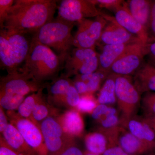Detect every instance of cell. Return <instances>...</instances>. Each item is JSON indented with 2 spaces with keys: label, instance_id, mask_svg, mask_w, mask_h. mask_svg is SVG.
<instances>
[{
  "label": "cell",
  "instance_id": "39",
  "mask_svg": "<svg viewBox=\"0 0 155 155\" xmlns=\"http://www.w3.org/2000/svg\"><path fill=\"white\" fill-rule=\"evenodd\" d=\"M102 155H129L119 145L110 147Z\"/></svg>",
  "mask_w": 155,
  "mask_h": 155
},
{
  "label": "cell",
  "instance_id": "1",
  "mask_svg": "<svg viewBox=\"0 0 155 155\" xmlns=\"http://www.w3.org/2000/svg\"><path fill=\"white\" fill-rule=\"evenodd\" d=\"M57 3L54 0H16L6 18L4 28L34 33L53 20Z\"/></svg>",
  "mask_w": 155,
  "mask_h": 155
},
{
  "label": "cell",
  "instance_id": "8",
  "mask_svg": "<svg viewBox=\"0 0 155 155\" xmlns=\"http://www.w3.org/2000/svg\"><path fill=\"white\" fill-rule=\"evenodd\" d=\"M47 84L38 82L19 70L9 72L0 81V94L18 95L25 97L45 88Z\"/></svg>",
  "mask_w": 155,
  "mask_h": 155
},
{
  "label": "cell",
  "instance_id": "13",
  "mask_svg": "<svg viewBox=\"0 0 155 155\" xmlns=\"http://www.w3.org/2000/svg\"><path fill=\"white\" fill-rule=\"evenodd\" d=\"M108 22L101 35L98 45H105L127 44L132 43H143L137 37L128 32L121 25L118 24L114 17L101 14Z\"/></svg>",
  "mask_w": 155,
  "mask_h": 155
},
{
  "label": "cell",
  "instance_id": "15",
  "mask_svg": "<svg viewBox=\"0 0 155 155\" xmlns=\"http://www.w3.org/2000/svg\"><path fill=\"white\" fill-rule=\"evenodd\" d=\"M125 2L114 12V19L128 32L140 39L145 45H147L151 41L148 31L131 15L125 6Z\"/></svg>",
  "mask_w": 155,
  "mask_h": 155
},
{
  "label": "cell",
  "instance_id": "29",
  "mask_svg": "<svg viewBox=\"0 0 155 155\" xmlns=\"http://www.w3.org/2000/svg\"><path fill=\"white\" fill-rule=\"evenodd\" d=\"M143 116L155 115V92H148L142 97L140 106Z\"/></svg>",
  "mask_w": 155,
  "mask_h": 155
},
{
  "label": "cell",
  "instance_id": "5",
  "mask_svg": "<svg viewBox=\"0 0 155 155\" xmlns=\"http://www.w3.org/2000/svg\"><path fill=\"white\" fill-rule=\"evenodd\" d=\"M116 96L121 114L120 120H127L137 115L142 97L134 83L132 76L117 75Z\"/></svg>",
  "mask_w": 155,
  "mask_h": 155
},
{
  "label": "cell",
  "instance_id": "18",
  "mask_svg": "<svg viewBox=\"0 0 155 155\" xmlns=\"http://www.w3.org/2000/svg\"><path fill=\"white\" fill-rule=\"evenodd\" d=\"M120 125L137 138L155 141L154 131L144 121L142 116L136 115L127 120H120Z\"/></svg>",
  "mask_w": 155,
  "mask_h": 155
},
{
  "label": "cell",
  "instance_id": "40",
  "mask_svg": "<svg viewBox=\"0 0 155 155\" xmlns=\"http://www.w3.org/2000/svg\"><path fill=\"white\" fill-rule=\"evenodd\" d=\"M58 155H84V153L76 145H72Z\"/></svg>",
  "mask_w": 155,
  "mask_h": 155
},
{
  "label": "cell",
  "instance_id": "35",
  "mask_svg": "<svg viewBox=\"0 0 155 155\" xmlns=\"http://www.w3.org/2000/svg\"><path fill=\"white\" fill-rule=\"evenodd\" d=\"M0 155H19L8 144L2 135L0 136Z\"/></svg>",
  "mask_w": 155,
  "mask_h": 155
},
{
  "label": "cell",
  "instance_id": "37",
  "mask_svg": "<svg viewBox=\"0 0 155 155\" xmlns=\"http://www.w3.org/2000/svg\"><path fill=\"white\" fill-rule=\"evenodd\" d=\"M147 50L148 63L155 67V40H151L148 44Z\"/></svg>",
  "mask_w": 155,
  "mask_h": 155
},
{
  "label": "cell",
  "instance_id": "26",
  "mask_svg": "<svg viewBox=\"0 0 155 155\" xmlns=\"http://www.w3.org/2000/svg\"><path fill=\"white\" fill-rule=\"evenodd\" d=\"M59 114L58 109L50 104L45 97L35 108L32 117L35 124L40 127V124L45 119L51 116L57 117Z\"/></svg>",
  "mask_w": 155,
  "mask_h": 155
},
{
  "label": "cell",
  "instance_id": "14",
  "mask_svg": "<svg viewBox=\"0 0 155 155\" xmlns=\"http://www.w3.org/2000/svg\"><path fill=\"white\" fill-rule=\"evenodd\" d=\"M118 145L129 155H145L155 153V141L137 138L121 126Z\"/></svg>",
  "mask_w": 155,
  "mask_h": 155
},
{
  "label": "cell",
  "instance_id": "11",
  "mask_svg": "<svg viewBox=\"0 0 155 155\" xmlns=\"http://www.w3.org/2000/svg\"><path fill=\"white\" fill-rule=\"evenodd\" d=\"M58 9V17L72 22L101 14L92 0H63Z\"/></svg>",
  "mask_w": 155,
  "mask_h": 155
},
{
  "label": "cell",
  "instance_id": "12",
  "mask_svg": "<svg viewBox=\"0 0 155 155\" xmlns=\"http://www.w3.org/2000/svg\"><path fill=\"white\" fill-rule=\"evenodd\" d=\"M147 45L141 44L125 53L113 64L110 73L133 76L144 63L143 59L147 55Z\"/></svg>",
  "mask_w": 155,
  "mask_h": 155
},
{
  "label": "cell",
  "instance_id": "2",
  "mask_svg": "<svg viewBox=\"0 0 155 155\" xmlns=\"http://www.w3.org/2000/svg\"><path fill=\"white\" fill-rule=\"evenodd\" d=\"M61 62V58L51 49L32 38L28 56L19 70L34 80L44 83L57 76Z\"/></svg>",
  "mask_w": 155,
  "mask_h": 155
},
{
  "label": "cell",
  "instance_id": "9",
  "mask_svg": "<svg viewBox=\"0 0 155 155\" xmlns=\"http://www.w3.org/2000/svg\"><path fill=\"white\" fill-rule=\"evenodd\" d=\"M77 22V30L73 41L74 47L95 49L107 20L101 15L94 19H84Z\"/></svg>",
  "mask_w": 155,
  "mask_h": 155
},
{
  "label": "cell",
  "instance_id": "32",
  "mask_svg": "<svg viewBox=\"0 0 155 155\" xmlns=\"http://www.w3.org/2000/svg\"><path fill=\"white\" fill-rule=\"evenodd\" d=\"M96 5L102 8H105L115 12L122 6L125 1L122 0H92Z\"/></svg>",
  "mask_w": 155,
  "mask_h": 155
},
{
  "label": "cell",
  "instance_id": "42",
  "mask_svg": "<svg viewBox=\"0 0 155 155\" xmlns=\"http://www.w3.org/2000/svg\"><path fill=\"white\" fill-rule=\"evenodd\" d=\"M84 155H99L91 153L88 152L87 151H86V152H85L84 153Z\"/></svg>",
  "mask_w": 155,
  "mask_h": 155
},
{
  "label": "cell",
  "instance_id": "4",
  "mask_svg": "<svg viewBox=\"0 0 155 155\" xmlns=\"http://www.w3.org/2000/svg\"><path fill=\"white\" fill-rule=\"evenodd\" d=\"M25 32L0 30V64L8 73L18 71L27 58L31 41Z\"/></svg>",
  "mask_w": 155,
  "mask_h": 155
},
{
  "label": "cell",
  "instance_id": "16",
  "mask_svg": "<svg viewBox=\"0 0 155 155\" xmlns=\"http://www.w3.org/2000/svg\"><path fill=\"white\" fill-rule=\"evenodd\" d=\"M143 44L140 43L127 44L113 45H105L101 47V53L98 54V70L109 72L113 64L130 50ZM144 45V44H143Z\"/></svg>",
  "mask_w": 155,
  "mask_h": 155
},
{
  "label": "cell",
  "instance_id": "41",
  "mask_svg": "<svg viewBox=\"0 0 155 155\" xmlns=\"http://www.w3.org/2000/svg\"><path fill=\"white\" fill-rule=\"evenodd\" d=\"M143 119L155 133V116H143Z\"/></svg>",
  "mask_w": 155,
  "mask_h": 155
},
{
  "label": "cell",
  "instance_id": "23",
  "mask_svg": "<svg viewBox=\"0 0 155 155\" xmlns=\"http://www.w3.org/2000/svg\"><path fill=\"white\" fill-rule=\"evenodd\" d=\"M152 2L149 0H128L125 2L131 15L148 32Z\"/></svg>",
  "mask_w": 155,
  "mask_h": 155
},
{
  "label": "cell",
  "instance_id": "28",
  "mask_svg": "<svg viewBox=\"0 0 155 155\" xmlns=\"http://www.w3.org/2000/svg\"><path fill=\"white\" fill-rule=\"evenodd\" d=\"M25 97L18 95L0 94V106L7 111L18 110Z\"/></svg>",
  "mask_w": 155,
  "mask_h": 155
},
{
  "label": "cell",
  "instance_id": "6",
  "mask_svg": "<svg viewBox=\"0 0 155 155\" xmlns=\"http://www.w3.org/2000/svg\"><path fill=\"white\" fill-rule=\"evenodd\" d=\"M40 129L48 151V155H58L75 144V139L67 134L56 117L51 116L40 124Z\"/></svg>",
  "mask_w": 155,
  "mask_h": 155
},
{
  "label": "cell",
  "instance_id": "10",
  "mask_svg": "<svg viewBox=\"0 0 155 155\" xmlns=\"http://www.w3.org/2000/svg\"><path fill=\"white\" fill-rule=\"evenodd\" d=\"M9 122L15 126L28 145L38 155H48V151L40 127L19 116L15 111H7Z\"/></svg>",
  "mask_w": 155,
  "mask_h": 155
},
{
  "label": "cell",
  "instance_id": "21",
  "mask_svg": "<svg viewBox=\"0 0 155 155\" xmlns=\"http://www.w3.org/2000/svg\"><path fill=\"white\" fill-rule=\"evenodd\" d=\"M2 134L6 142L19 155H38L11 123Z\"/></svg>",
  "mask_w": 155,
  "mask_h": 155
},
{
  "label": "cell",
  "instance_id": "19",
  "mask_svg": "<svg viewBox=\"0 0 155 155\" xmlns=\"http://www.w3.org/2000/svg\"><path fill=\"white\" fill-rule=\"evenodd\" d=\"M134 83L141 95L148 92H155V67L150 63H143L133 76Z\"/></svg>",
  "mask_w": 155,
  "mask_h": 155
},
{
  "label": "cell",
  "instance_id": "30",
  "mask_svg": "<svg viewBox=\"0 0 155 155\" xmlns=\"http://www.w3.org/2000/svg\"><path fill=\"white\" fill-rule=\"evenodd\" d=\"M98 105L97 101L93 95L85 94L81 96L76 110L81 113L91 114Z\"/></svg>",
  "mask_w": 155,
  "mask_h": 155
},
{
  "label": "cell",
  "instance_id": "20",
  "mask_svg": "<svg viewBox=\"0 0 155 155\" xmlns=\"http://www.w3.org/2000/svg\"><path fill=\"white\" fill-rule=\"evenodd\" d=\"M72 84V81L65 75L47 84L46 87L48 91V102L54 107L62 106L65 95Z\"/></svg>",
  "mask_w": 155,
  "mask_h": 155
},
{
  "label": "cell",
  "instance_id": "22",
  "mask_svg": "<svg viewBox=\"0 0 155 155\" xmlns=\"http://www.w3.org/2000/svg\"><path fill=\"white\" fill-rule=\"evenodd\" d=\"M84 143L87 151L99 155H102L110 147L118 145L107 135L98 130L86 134Z\"/></svg>",
  "mask_w": 155,
  "mask_h": 155
},
{
  "label": "cell",
  "instance_id": "7",
  "mask_svg": "<svg viewBox=\"0 0 155 155\" xmlns=\"http://www.w3.org/2000/svg\"><path fill=\"white\" fill-rule=\"evenodd\" d=\"M98 54L95 49L75 48L65 61L66 76L90 74L98 69Z\"/></svg>",
  "mask_w": 155,
  "mask_h": 155
},
{
  "label": "cell",
  "instance_id": "34",
  "mask_svg": "<svg viewBox=\"0 0 155 155\" xmlns=\"http://www.w3.org/2000/svg\"><path fill=\"white\" fill-rule=\"evenodd\" d=\"M110 108V106L106 105H98L91 114L92 118L97 123L107 115Z\"/></svg>",
  "mask_w": 155,
  "mask_h": 155
},
{
  "label": "cell",
  "instance_id": "24",
  "mask_svg": "<svg viewBox=\"0 0 155 155\" xmlns=\"http://www.w3.org/2000/svg\"><path fill=\"white\" fill-rule=\"evenodd\" d=\"M117 75L110 73L101 87L98 96V104L112 105L116 102V80Z\"/></svg>",
  "mask_w": 155,
  "mask_h": 155
},
{
  "label": "cell",
  "instance_id": "17",
  "mask_svg": "<svg viewBox=\"0 0 155 155\" xmlns=\"http://www.w3.org/2000/svg\"><path fill=\"white\" fill-rule=\"evenodd\" d=\"M64 131L74 138L81 137L84 123L81 113L76 109H69L56 117Z\"/></svg>",
  "mask_w": 155,
  "mask_h": 155
},
{
  "label": "cell",
  "instance_id": "36",
  "mask_svg": "<svg viewBox=\"0 0 155 155\" xmlns=\"http://www.w3.org/2000/svg\"><path fill=\"white\" fill-rule=\"evenodd\" d=\"M150 33L151 40H155V1H153L151 11L149 33Z\"/></svg>",
  "mask_w": 155,
  "mask_h": 155
},
{
  "label": "cell",
  "instance_id": "3",
  "mask_svg": "<svg viewBox=\"0 0 155 155\" xmlns=\"http://www.w3.org/2000/svg\"><path fill=\"white\" fill-rule=\"evenodd\" d=\"M74 23L58 17L34 32L32 38L54 50L64 62L74 47L72 30Z\"/></svg>",
  "mask_w": 155,
  "mask_h": 155
},
{
  "label": "cell",
  "instance_id": "43",
  "mask_svg": "<svg viewBox=\"0 0 155 155\" xmlns=\"http://www.w3.org/2000/svg\"><path fill=\"white\" fill-rule=\"evenodd\" d=\"M145 155H155V153H151L148 154H147Z\"/></svg>",
  "mask_w": 155,
  "mask_h": 155
},
{
  "label": "cell",
  "instance_id": "31",
  "mask_svg": "<svg viewBox=\"0 0 155 155\" xmlns=\"http://www.w3.org/2000/svg\"><path fill=\"white\" fill-rule=\"evenodd\" d=\"M80 98V95L72 84L65 95L62 106L67 107L69 109H76Z\"/></svg>",
  "mask_w": 155,
  "mask_h": 155
},
{
  "label": "cell",
  "instance_id": "33",
  "mask_svg": "<svg viewBox=\"0 0 155 155\" xmlns=\"http://www.w3.org/2000/svg\"><path fill=\"white\" fill-rule=\"evenodd\" d=\"M14 0H0V28H4V23L14 3Z\"/></svg>",
  "mask_w": 155,
  "mask_h": 155
},
{
  "label": "cell",
  "instance_id": "27",
  "mask_svg": "<svg viewBox=\"0 0 155 155\" xmlns=\"http://www.w3.org/2000/svg\"><path fill=\"white\" fill-rule=\"evenodd\" d=\"M109 72H103L98 69L90 74L77 75L75 78L84 81L87 87L88 94H93L101 88L107 78L110 75Z\"/></svg>",
  "mask_w": 155,
  "mask_h": 155
},
{
  "label": "cell",
  "instance_id": "25",
  "mask_svg": "<svg viewBox=\"0 0 155 155\" xmlns=\"http://www.w3.org/2000/svg\"><path fill=\"white\" fill-rule=\"evenodd\" d=\"M44 88H41L36 92L25 97L17 110V113L19 116L30 120L36 125L32 117V113L37 105L45 97L43 93Z\"/></svg>",
  "mask_w": 155,
  "mask_h": 155
},
{
  "label": "cell",
  "instance_id": "38",
  "mask_svg": "<svg viewBox=\"0 0 155 155\" xmlns=\"http://www.w3.org/2000/svg\"><path fill=\"white\" fill-rule=\"evenodd\" d=\"M5 110L0 106V132L1 134L8 127L10 122Z\"/></svg>",
  "mask_w": 155,
  "mask_h": 155
}]
</instances>
